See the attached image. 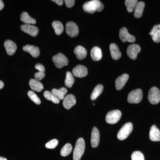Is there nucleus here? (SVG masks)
<instances>
[{"instance_id":"e433bc0d","label":"nucleus","mask_w":160,"mask_h":160,"mask_svg":"<svg viewBox=\"0 0 160 160\" xmlns=\"http://www.w3.org/2000/svg\"><path fill=\"white\" fill-rule=\"evenodd\" d=\"M64 2L66 4V7L68 8H71L74 6L75 1L74 0H65Z\"/></svg>"},{"instance_id":"a211bd4d","label":"nucleus","mask_w":160,"mask_h":160,"mask_svg":"<svg viewBox=\"0 0 160 160\" xmlns=\"http://www.w3.org/2000/svg\"><path fill=\"white\" fill-rule=\"evenodd\" d=\"M149 138L153 142L160 141V131L155 125H153L150 128Z\"/></svg>"},{"instance_id":"39448f33","label":"nucleus","mask_w":160,"mask_h":160,"mask_svg":"<svg viewBox=\"0 0 160 160\" xmlns=\"http://www.w3.org/2000/svg\"><path fill=\"white\" fill-rule=\"evenodd\" d=\"M122 117V112L119 110H112L106 115V122L110 124H116L118 122Z\"/></svg>"},{"instance_id":"72a5a7b5","label":"nucleus","mask_w":160,"mask_h":160,"mask_svg":"<svg viewBox=\"0 0 160 160\" xmlns=\"http://www.w3.org/2000/svg\"><path fill=\"white\" fill-rule=\"evenodd\" d=\"M132 160H145L144 155L141 152L136 151L133 152L131 155Z\"/></svg>"},{"instance_id":"9d476101","label":"nucleus","mask_w":160,"mask_h":160,"mask_svg":"<svg viewBox=\"0 0 160 160\" xmlns=\"http://www.w3.org/2000/svg\"><path fill=\"white\" fill-rule=\"evenodd\" d=\"M141 47L137 44L129 45L127 49V54L131 59L135 60L137 58L138 53L141 51Z\"/></svg>"},{"instance_id":"58836bf2","label":"nucleus","mask_w":160,"mask_h":160,"mask_svg":"<svg viewBox=\"0 0 160 160\" xmlns=\"http://www.w3.org/2000/svg\"><path fill=\"white\" fill-rule=\"evenodd\" d=\"M52 2L56 3L58 6H61L63 5V1L62 0H52Z\"/></svg>"},{"instance_id":"412c9836","label":"nucleus","mask_w":160,"mask_h":160,"mask_svg":"<svg viewBox=\"0 0 160 160\" xmlns=\"http://www.w3.org/2000/svg\"><path fill=\"white\" fill-rule=\"evenodd\" d=\"M29 85L30 88L33 91L40 92L44 89L43 84L35 79H31L29 81Z\"/></svg>"},{"instance_id":"c756f323","label":"nucleus","mask_w":160,"mask_h":160,"mask_svg":"<svg viewBox=\"0 0 160 160\" xmlns=\"http://www.w3.org/2000/svg\"><path fill=\"white\" fill-rule=\"evenodd\" d=\"M74 78L72 75V73L68 71L66 72V79H65V85L68 88H71L74 83Z\"/></svg>"},{"instance_id":"a878e982","label":"nucleus","mask_w":160,"mask_h":160,"mask_svg":"<svg viewBox=\"0 0 160 160\" xmlns=\"http://www.w3.org/2000/svg\"><path fill=\"white\" fill-rule=\"evenodd\" d=\"M52 92L59 100H64L65 96L67 92V89L65 87H62L60 89H53Z\"/></svg>"},{"instance_id":"2eb2a0df","label":"nucleus","mask_w":160,"mask_h":160,"mask_svg":"<svg viewBox=\"0 0 160 160\" xmlns=\"http://www.w3.org/2000/svg\"><path fill=\"white\" fill-rule=\"evenodd\" d=\"M129 75L126 73L123 74L117 78L115 81L116 88L118 90H121L129 79Z\"/></svg>"},{"instance_id":"ea45409f","label":"nucleus","mask_w":160,"mask_h":160,"mask_svg":"<svg viewBox=\"0 0 160 160\" xmlns=\"http://www.w3.org/2000/svg\"><path fill=\"white\" fill-rule=\"evenodd\" d=\"M4 4L3 3V1L2 0H0V11L2 10V9L4 8Z\"/></svg>"},{"instance_id":"aec40b11","label":"nucleus","mask_w":160,"mask_h":160,"mask_svg":"<svg viewBox=\"0 0 160 160\" xmlns=\"http://www.w3.org/2000/svg\"><path fill=\"white\" fill-rule=\"evenodd\" d=\"M149 34L151 36L153 42L156 43H159L160 42V24L155 25L153 26Z\"/></svg>"},{"instance_id":"7ed1b4c3","label":"nucleus","mask_w":160,"mask_h":160,"mask_svg":"<svg viewBox=\"0 0 160 160\" xmlns=\"http://www.w3.org/2000/svg\"><path fill=\"white\" fill-rule=\"evenodd\" d=\"M133 126L131 122L126 123L123 125L118 133V138L120 140L126 139L132 132Z\"/></svg>"},{"instance_id":"cd10ccee","label":"nucleus","mask_w":160,"mask_h":160,"mask_svg":"<svg viewBox=\"0 0 160 160\" xmlns=\"http://www.w3.org/2000/svg\"><path fill=\"white\" fill-rule=\"evenodd\" d=\"M52 26L54 29L56 34L58 35L62 34L64 31V27L62 24L59 21H54L52 23Z\"/></svg>"},{"instance_id":"4468645a","label":"nucleus","mask_w":160,"mask_h":160,"mask_svg":"<svg viewBox=\"0 0 160 160\" xmlns=\"http://www.w3.org/2000/svg\"><path fill=\"white\" fill-rule=\"evenodd\" d=\"M76 104L75 97L72 94H68L65 97L63 102L64 108L67 109H71L72 107Z\"/></svg>"},{"instance_id":"dca6fc26","label":"nucleus","mask_w":160,"mask_h":160,"mask_svg":"<svg viewBox=\"0 0 160 160\" xmlns=\"http://www.w3.org/2000/svg\"><path fill=\"white\" fill-rule=\"evenodd\" d=\"M4 46L7 54L10 56L13 55L17 49L16 44L11 40H6L4 43Z\"/></svg>"},{"instance_id":"b1692460","label":"nucleus","mask_w":160,"mask_h":160,"mask_svg":"<svg viewBox=\"0 0 160 160\" xmlns=\"http://www.w3.org/2000/svg\"><path fill=\"white\" fill-rule=\"evenodd\" d=\"M145 6V3L144 2H138L134 9V16L135 18H138L142 17Z\"/></svg>"},{"instance_id":"423d86ee","label":"nucleus","mask_w":160,"mask_h":160,"mask_svg":"<svg viewBox=\"0 0 160 160\" xmlns=\"http://www.w3.org/2000/svg\"><path fill=\"white\" fill-rule=\"evenodd\" d=\"M52 60L55 66L59 69L67 66L69 63L68 58L62 53H59L54 56L52 57Z\"/></svg>"},{"instance_id":"f257e3e1","label":"nucleus","mask_w":160,"mask_h":160,"mask_svg":"<svg viewBox=\"0 0 160 160\" xmlns=\"http://www.w3.org/2000/svg\"><path fill=\"white\" fill-rule=\"evenodd\" d=\"M83 9L88 13H94L96 12H101L104 9V5L101 1L92 0L85 3L83 5Z\"/></svg>"},{"instance_id":"f3484780","label":"nucleus","mask_w":160,"mask_h":160,"mask_svg":"<svg viewBox=\"0 0 160 160\" xmlns=\"http://www.w3.org/2000/svg\"><path fill=\"white\" fill-rule=\"evenodd\" d=\"M110 53L112 58L114 60L119 59L122 57V53L120 52L118 46L116 44L112 43L109 46Z\"/></svg>"},{"instance_id":"7c9ffc66","label":"nucleus","mask_w":160,"mask_h":160,"mask_svg":"<svg viewBox=\"0 0 160 160\" xmlns=\"http://www.w3.org/2000/svg\"><path fill=\"white\" fill-rule=\"evenodd\" d=\"M138 1L137 0H126L125 1V5L127 10L129 12H132L136 6Z\"/></svg>"},{"instance_id":"4c0bfd02","label":"nucleus","mask_w":160,"mask_h":160,"mask_svg":"<svg viewBox=\"0 0 160 160\" xmlns=\"http://www.w3.org/2000/svg\"><path fill=\"white\" fill-rule=\"evenodd\" d=\"M35 68L38 70L39 71L45 72V67H44L42 64H40V63H38V64H36L35 66Z\"/></svg>"},{"instance_id":"1a4fd4ad","label":"nucleus","mask_w":160,"mask_h":160,"mask_svg":"<svg viewBox=\"0 0 160 160\" xmlns=\"http://www.w3.org/2000/svg\"><path fill=\"white\" fill-rule=\"evenodd\" d=\"M66 32L70 37H76L79 33L78 27L73 22H69L66 25Z\"/></svg>"},{"instance_id":"a19ab883","label":"nucleus","mask_w":160,"mask_h":160,"mask_svg":"<svg viewBox=\"0 0 160 160\" xmlns=\"http://www.w3.org/2000/svg\"><path fill=\"white\" fill-rule=\"evenodd\" d=\"M4 86V83L2 81H0V89H2Z\"/></svg>"},{"instance_id":"5701e85b","label":"nucleus","mask_w":160,"mask_h":160,"mask_svg":"<svg viewBox=\"0 0 160 160\" xmlns=\"http://www.w3.org/2000/svg\"><path fill=\"white\" fill-rule=\"evenodd\" d=\"M74 53L76 55L78 59L79 60H83L86 58L87 52L86 49L83 46H78L75 48Z\"/></svg>"},{"instance_id":"20e7f679","label":"nucleus","mask_w":160,"mask_h":160,"mask_svg":"<svg viewBox=\"0 0 160 160\" xmlns=\"http://www.w3.org/2000/svg\"><path fill=\"white\" fill-rule=\"evenodd\" d=\"M143 92L142 89H138L132 91L128 95L127 101L129 103L138 104L142 99Z\"/></svg>"},{"instance_id":"2f4dec72","label":"nucleus","mask_w":160,"mask_h":160,"mask_svg":"<svg viewBox=\"0 0 160 160\" xmlns=\"http://www.w3.org/2000/svg\"><path fill=\"white\" fill-rule=\"evenodd\" d=\"M72 147L71 144L67 143L66 144L61 150V155L62 157H66L69 155L72 151Z\"/></svg>"},{"instance_id":"c85d7f7f","label":"nucleus","mask_w":160,"mask_h":160,"mask_svg":"<svg viewBox=\"0 0 160 160\" xmlns=\"http://www.w3.org/2000/svg\"><path fill=\"white\" fill-rule=\"evenodd\" d=\"M44 96L46 99L52 101L55 104H58L60 102V100L51 92L49 91L44 92Z\"/></svg>"},{"instance_id":"393cba45","label":"nucleus","mask_w":160,"mask_h":160,"mask_svg":"<svg viewBox=\"0 0 160 160\" xmlns=\"http://www.w3.org/2000/svg\"><path fill=\"white\" fill-rule=\"evenodd\" d=\"M21 20L23 22L25 23V24L31 25L36 23V20L31 17L26 12H24L21 14Z\"/></svg>"},{"instance_id":"79ce46f5","label":"nucleus","mask_w":160,"mask_h":160,"mask_svg":"<svg viewBox=\"0 0 160 160\" xmlns=\"http://www.w3.org/2000/svg\"><path fill=\"white\" fill-rule=\"evenodd\" d=\"M0 160H7V159L6 158L0 157Z\"/></svg>"},{"instance_id":"bb28decb","label":"nucleus","mask_w":160,"mask_h":160,"mask_svg":"<svg viewBox=\"0 0 160 160\" xmlns=\"http://www.w3.org/2000/svg\"><path fill=\"white\" fill-rule=\"evenodd\" d=\"M103 89H104V87H103V85H101V84H99L96 86L94 89H93L91 96H90L91 99L93 101L96 99L98 97L102 92Z\"/></svg>"},{"instance_id":"6e6552de","label":"nucleus","mask_w":160,"mask_h":160,"mask_svg":"<svg viewBox=\"0 0 160 160\" xmlns=\"http://www.w3.org/2000/svg\"><path fill=\"white\" fill-rule=\"evenodd\" d=\"M119 38L123 42H135L136 38L134 36L129 34L127 28L123 27L120 29L119 32Z\"/></svg>"},{"instance_id":"6ab92c4d","label":"nucleus","mask_w":160,"mask_h":160,"mask_svg":"<svg viewBox=\"0 0 160 160\" xmlns=\"http://www.w3.org/2000/svg\"><path fill=\"white\" fill-rule=\"evenodd\" d=\"M23 49L30 53L33 58H38L40 55L39 49L37 46L27 45L23 47Z\"/></svg>"},{"instance_id":"f03ea898","label":"nucleus","mask_w":160,"mask_h":160,"mask_svg":"<svg viewBox=\"0 0 160 160\" xmlns=\"http://www.w3.org/2000/svg\"><path fill=\"white\" fill-rule=\"evenodd\" d=\"M85 142L84 139L80 138L77 141L73 151V160H80L85 150Z\"/></svg>"},{"instance_id":"f8f14e48","label":"nucleus","mask_w":160,"mask_h":160,"mask_svg":"<svg viewBox=\"0 0 160 160\" xmlns=\"http://www.w3.org/2000/svg\"><path fill=\"white\" fill-rule=\"evenodd\" d=\"M72 73L76 77L82 78L85 77L88 74V70L85 66L78 65L72 69Z\"/></svg>"},{"instance_id":"473e14b6","label":"nucleus","mask_w":160,"mask_h":160,"mask_svg":"<svg viewBox=\"0 0 160 160\" xmlns=\"http://www.w3.org/2000/svg\"><path fill=\"white\" fill-rule=\"evenodd\" d=\"M28 96L29 97V98L34 102L35 104L37 105H40L41 103V100L39 98L37 95L36 94L32 91H29L28 92Z\"/></svg>"},{"instance_id":"0eeeda50","label":"nucleus","mask_w":160,"mask_h":160,"mask_svg":"<svg viewBox=\"0 0 160 160\" xmlns=\"http://www.w3.org/2000/svg\"><path fill=\"white\" fill-rule=\"evenodd\" d=\"M148 100L152 105H156L160 101V91L156 87H152L148 93Z\"/></svg>"},{"instance_id":"9b49d317","label":"nucleus","mask_w":160,"mask_h":160,"mask_svg":"<svg viewBox=\"0 0 160 160\" xmlns=\"http://www.w3.org/2000/svg\"><path fill=\"white\" fill-rule=\"evenodd\" d=\"M21 29L24 32L28 33L32 37H36L39 32V29L37 26L31 25L24 24L21 26Z\"/></svg>"},{"instance_id":"4be33fe9","label":"nucleus","mask_w":160,"mask_h":160,"mask_svg":"<svg viewBox=\"0 0 160 160\" xmlns=\"http://www.w3.org/2000/svg\"><path fill=\"white\" fill-rule=\"evenodd\" d=\"M90 55L92 59L94 61H99L102 57V50L99 47L95 46L91 49Z\"/></svg>"},{"instance_id":"c9c22d12","label":"nucleus","mask_w":160,"mask_h":160,"mask_svg":"<svg viewBox=\"0 0 160 160\" xmlns=\"http://www.w3.org/2000/svg\"><path fill=\"white\" fill-rule=\"evenodd\" d=\"M45 72H43L39 71L38 72H36L34 74V77L35 78V79L39 81L42 79L45 78Z\"/></svg>"},{"instance_id":"f704fd0d","label":"nucleus","mask_w":160,"mask_h":160,"mask_svg":"<svg viewBox=\"0 0 160 160\" xmlns=\"http://www.w3.org/2000/svg\"><path fill=\"white\" fill-rule=\"evenodd\" d=\"M58 141L57 139H52L46 144V148L48 149H53L58 146Z\"/></svg>"},{"instance_id":"ddd939ff","label":"nucleus","mask_w":160,"mask_h":160,"mask_svg":"<svg viewBox=\"0 0 160 160\" xmlns=\"http://www.w3.org/2000/svg\"><path fill=\"white\" fill-rule=\"evenodd\" d=\"M100 132L97 127L92 128L91 132V144L92 148H96L98 146L100 142Z\"/></svg>"}]
</instances>
